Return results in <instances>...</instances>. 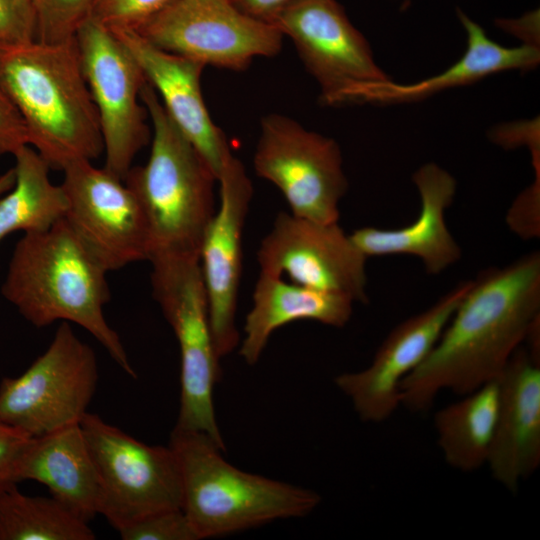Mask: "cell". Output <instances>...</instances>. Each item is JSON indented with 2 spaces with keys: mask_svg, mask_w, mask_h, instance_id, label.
Wrapping results in <instances>:
<instances>
[{
  "mask_svg": "<svg viewBox=\"0 0 540 540\" xmlns=\"http://www.w3.org/2000/svg\"><path fill=\"white\" fill-rule=\"evenodd\" d=\"M540 318V253L481 270L424 361L400 386V403L427 411L438 394L497 380Z\"/></svg>",
  "mask_w": 540,
  "mask_h": 540,
  "instance_id": "obj_1",
  "label": "cell"
},
{
  "mask_svg": "<svg viewBox=\"0 0 540 540\" xmlns=\"http://www.w3.org/2000/svg\"><path fill=\"white\" fill-rule=\"evenodd\" d=\"M107 273L62 218L46 230L23 234L1 293L37 328L61 321L87 330L126 374L136 378L118 333L104 316L110 299Z\"/></svg>",
  "mask_w": 540,
  "mask_h": 540,
  "instance_id": "obj_2",
  "label": "cell"
},
{
  "mask_svg": "<svg viewBox=\"0 0 540 540\" xmlns=\"http://www.w3.org/2000/svg\"><path fill=\"white\" fill-rule=\"evenodd\" d=\"M0 92L20 114L29 145L50 169L63 170L104 153L74 38L0 49Z\"/></svg>",
  "mask_w": 540,
  "mask_h": 540,
  "instance_id": "obj_3",
  "label": "cell"
},
{
  "mask_svg": "<svg viewBox=\"0 0 540 540\" xmlns=\"http://www.w3.org/2000/svg\"><path fill=\"white\" fill-rule=\"evenodd\" d=\"M140 98L152 124L151 150L147 162L132 166L124 182L137 196L148 221L149 260L157 255L199 258L216 211L213 187L217 178L147 81Z\"/></svg>",
  "mask_w": 540,
  "mask_h": 540,
  "instance_id": "obj_4",
  "label": "cell"
},
{
  "mask_svg": "<svg viewBox=\"0 0 540 540\" xmlns=\"http://www.w3.org/2000/svg\"><path fill=\"white\" fill-rule=\"evenodd\" d=\"M169 446L179 463L182 510L199 539L303 517L320 504L311 489L236 468L205 433L173 429Z\"/></svg>",
  "mask_w": 540,
  "mask_h": 540,
  "instance_id": "obj_5",
  "label": "cell"
},
{
  "mask_svg": "<svg viewBox=\"0 0 540 540\" xmlns=\"http://www.w3.org/2000/svg\"><path fill=\"white\" fill-rule=\"evenodd\" d=\"M152 265L153 297L180 349V406L174 429L202 432L225 449L213 392L221 377L198 257L157 255Z\"/></svg>",
  "mask_w": 540,
  "mask_h": 540,
  "instance_id": "obj_6",
  "label": "cell"
},
{
  "mask_svg": "<svg viewBox=\"0 0 540 540\" xmlns=\"http://www.w3.org/2000/svg\"><path fill=\"white\" fill-rule=\"evenodd\" d=\"M80 426L98 475V514L112 527L119 531L151 513L182 508L179 463L169 445L143 443L89 412Z\"/></svg>",
  "mask_w": 540,
  "mask_h": 540,
  "instance_id": "obj_7",
  "label": "cell"
},
{
  "mask_svg": "<svg viewBox=\"0 0 540 540\" xmlns=\"http://www.w3.org/2000/svg\"><path fill=\"white\" fill-rule=\"evenodd\" d=\"M98 382L93 349L61 322L47 349L17 377L0 382V419L30 436L79 423Z\"/></svg>",
  "mask_w": 540,
  "mask_h": 540,
  "instance_id": "obj_8",
  "label": "cell"
},
{
  "mask_svg": "<svg viewBox=\"0 0 540 540\" xmlns=\"http://www.w3.org/2000/svg\"><path fill=\"white\" fill-rule=\"evenodd\" d=\"M256 174L275 185L290 213L321 223L338 222L348 189L338 143L294 119L271 113L261 119L253 156Z\"/></svg>",
  "mask_w": 540,
  "mask_h": 540,
  "instance_id": "obj_9",
  "label": "cell"
},
{
  "mask_svg": "<svg viewBox=\"0 0 540 540\" xmlns=\"http://www.w3.org/2000/svg\"><path fill=\"white\" fill-rule=\"evenodd\" d=\"M74 40L99 117L103 167L124 180L151 136L147 110L140 104L146 78L113 31L92 16L80 25Z\"/></svg>",
  "mask_w": 540,
  "mask_h": 540,
  "instance_id": "obj_10",
  "label": "cell"
},
{
  "mask_svg": "<svg viewBox=\"0 0 540 540\" xmlns=\"http://www.w3.org/2000/svg\"><path fill=\"white\" fill-rule=\"evenodd\" d=\"M135 31L164 51L234 71L277 55L284 37L233 0H174Z\"/></svg>",
  "mask_w": 540,
  "mask_h": 540,
  "instance_id": "obj_11",
  "label": "cell"
},
{
  "mask_svg": "<svg viewBox=\"0 0 540 540\" xmlns=\"http://www.w3.org/2000/svg\"><path fill=\"white\" fill-rule=\"evenodd\" d=\"M64 219L107 272L149 260L150 232L140 201L124 180L92 161L63 170Z\"/></svg>",
  "mask_w": 540,
  "mask_h": 540,
  "instance_id": "obj_12",
  "label": "cell"
},
{
  "mask_svg": "<svg viewBox=\"0 0 540 540\" xmlns=\"http://www.w3.org/2000/svg\"><path fill=\"white\" fill-rule=\"evenodd\" d=\"M271 23L291 39L326 105L341 104L353 88L391 80L336 0H294Z\"/></svg>",
  "mask_w": 540,
  "mask_h": 540,
  "instance_id": "obj_13",
  "label": "cell"
},
{
  "mask_svg": "<svg viewBox=\"0 0 540 540\" xmlns=\"http://www.w3.org/2000/svg\"><path fill=\"white\" fill-rule=\"evenodd\" d=\"M367 257L338 222L279 212L257 251L260 273L367 303Z\"/></svg>",
  "mask_w": 540,
  "mask_h": 540,
  "instance_id": "obj_14",
  "label": "cell"
},
{
  "mask_svg": "<svg viewBox=\"0 0 540 540\" xmlns=\"http://www.w3.org/2000/svg\"><path fill=\"white\" fill-rule=\"evenodd\" d=\"M470 285L471 280L458 283L429 308L395 326L366 368L336 376L335 385L361 420L383 422L401 405V383L433 349Z\"/></svg>",
  "mask_w": 540,
  "mask_h": 540,
  "instance_id": "obj_15",
  "label": "cell"
},
{
  "mask_svg": "<svg viewBox=\"0 0 540 540\" xmlns=\"http://www.w3.org/2000/svg\"><path fill=\"white\" fill-rule=\"evenodd\" d=\"M219 205L204 234L199 262L211 329L220 358L239 344L235 318L242 273V236L253 187L242 162L231 154L218 177Z\"/></svg>",
  "mask_w": 540,
  "mask_h": 540,
  "instance_id": "obj_16",
  "label": "cell"
},
{
  "mask_svg": "<svg viewBox=\"0 0 540 540\" xmlns=\"http://www.w3.org/2000/svg\"><path fill=\"white\" fill-rule=\"evenodd\" d=\"M112 31L137 61L170 119L217 178L232 151L202 96L201 75L206 66L154 46L135 30Z\"/></svg>",
  "mask_w": 540,
  "mask_h": 540,
  "instance_id": "obj_17",
  "label": "cell"
},
{
  "mask_svg": "<svg viewBox=\"0 0 540 540\" xmlns=\"http://www.w3.org/2000/svg\"><path fill=\"white\" fill-rule=\"evenodd\" d=\"M498 382V412L486 464L498 483L515 491L540 465V361L520 346Z\"/></svg>",
  "mask_w": 540,
  "mask_h": 540,
  "instance_id": "obj_18",
  "label": "cell"
},
{
  "mask_svg": "<svg viewBox=\"0 0 540 540\" xmlns=\"http://www.w3.org/2000/svg\"><path fill=\"white\" fill-rule=\"evenodd\" d=\"M420 196V212L409 225L398 229L362 227L350 238L368 258L409 255L417 257L430 275H438L457 263L462 251L445 221L456 190L455 178L444 168L430 162L413 174Z\"/></svg>",
  "mask_w": 540,
  "mask_h": 540,
  "instance_id": "obj_19",
  "label": "cell"
},
{
  "mask_svg": "<svg viewBox=\"0 0 540 540\" xmlns=\"http://www.w3.org/2000/svg\"><path fill=\"white\" fill-rule=\"evenodd\" d=\"M467 34V49L453 65L413 84H396L392 80L360 86L347 91L344 103H403L430 97L443 90L468 85L489 75L507 70H530L540 62L539 47L523 44L504 47L490 39L484 29L463 11L457 10Z\"/></svg>",
  "mask_w": 540,
  "mask_h": 540,
  "instance_id": "obj_20",
  "label": "cell"
},
{
  "mask_svg": "<svg viewBox=\"0 0 540 540\" xmlns=\"http://www.w3.org/2000/svg\"><path fill=\"white\" fill-rule=\"evenodd\" d=\"M26 480L87 523L98 514V475L80 422L29 439L18 468V481Z\"/></svg>",
  "mask_w": 540,
  "mask_h": 540,
  "instance_id": "obj_21",
  "label": "cell"
},
{
  "mask_svg": "<svg viewBox=\"0 0 540 540\" xmlns=\"http://www.w3.org/2000/svg\"><path fill=\"white\" fill-rule=\"evenodd\" d=\"M354 303L347 295L260 273L245 318L239 354L247 364H256L274 331L291 322L310 320L342 328L351 319Z\"/></svg>",
  "mask_w": 540,
  "mask_h": 540,
  "instance_id": "obj_22",
  "label": "cell"
},
{
  "mask_svg": "<svg viewBox=\"0 0 540 540\" xmlns=\"http://www.w3.org/2000/svg\"><path fill=\"white\" fill-rule=\"evenodd\" d=\"M462 396L435 413L434 428L446 463L469 472L487 463L498 412V379Z\"/></svg>",
  "mask_w": 540,
  "mask_h": 540,
  "instance_id": "obj_23",
  "label": "cell"
},
{
  "mask_svg": "<svg viewBox=\"0 0 540 540\" xmlns=\"http://www.w3.org/2000/svg\"><path fill=\"white\" fill-rule=\"evenodd\" d=\"M15 157V183L0 196V245L10 234L39 232L64 217L67 202L61 185L49 177L50 167L26 145Z\"/></svg>",
  "mask_w": 540,
  "mask_h": 540,
  "instance_id": "obj_24",
  "label": "cell"
},
{
  "mask_svg": "<svg viewBox=\"0 0 540 540\" xmlns=\"http://www.w3.org/2000/svg\"><path fill=\"white\" fill-rule=\"evenodd\" d=\"M88 523L55 498L30 496L17 485L0 494V540H93Z\"/></svg>",
  "mask_w": 540,
  "mask_h": 540,
  "instance_id": "obj_25",
  "label": "cell"
},
{
  "mask_svg": "<svg viewBox=\"0 0 540 540\" xmlns=\"http://www.w3.org/2000/svg\"><path fill=\"white\" fill-rule=\"evenodd\" d=\"M99 0H32L36 17V41L61 43L72 40L91 16Z\"/></svg>",
  "mask_w": 540,
  "mask_h": 540,
  "instance_id": "obj_26",
  "label": "cell"
},
{
  "mask_svg": "<svg viewBox=\"0 0 540 540\" xmlns=\"http://www.w3.org/2000/svg\"><path fill=\"white\" fill-rule=\"evenodd\" d=\"M118 532L123 540H199L182 508L151 513Z\"/></svg>",
  "mask_w": 540,
  "mask_h": 540,
  "instance_id": "obj_27",
  "label": "cell"
},
{
  "mask_svg": "<svg viewBox=\"0 0 540 540\" xmlns=\"http://www.w3.org/2000/svg\"><path fill=\"white\" fill-rule=\"evenodd\" d=\"M174 0H99L91 16L112 30H137Z\"/></svg>",
  "mask_w": 540,
  "mask_h": 540,
  "instance_id": "obj_28",
  "label": "cell"
},
{
  "mask_svg": "<svg viewBox=\"0 0 540 540\" xmlns=\"http://www.w3.org/2000/svg\"><path fill=\"white\" fill-rule=\"evenodd\" d=\"M36 40V17L32 0H0V49Z\"/></svg>",
  "mask_w": 540,
  "mask_h": 540,
  "instance_id": "obj_29",
  "label": "cell"
},
{
  "mask_svg": "<svg viewBox=\"0 0 540 540\" xmlns=\"http://www.w3.org/2000/svg\"><path fill=\"white\" fill-rule=\"evenodd\" d=\"M506 223L510 230L524 240L540 236V173L535 180L513 201Z\"/></svg>",
  "mask_w": 540,
  "mask_h": 540,
  "instance_id": "obj_30",
  "label": "cell"
},
{
  "mask_svg": "<svg viewBox=\"0 0 540 540\" xmlns=\"http://www.w3.org/2000/svg\"><path fill=\"white\" fill-rule=\"evenodd\" d=\"M30 438L0 419V494L19 483V463Z\"/></svg>",
  "mask_w": 540,
  "mask_h": 540,
  "instance_id": "obj_31",
  "label": "cell"
},
{
  "mask_svg": "<svg viewBox=\"0 0 540 540\" xmlns=\"http://www.w3.org/2000/svg\"><path fill=\"white\" fill-rule=\"evenodd\" d=\"M29 145L24 121L12 103L0 92V158L14 155Z\"/></svg>",
  "mask_w": 540,
  "mask_h": 540,
  "instance_id": "obj_32",
  "label": "cell"
},
{
  "mask_svg": "<svg viewBox=\"0 0 540 540\" xmlns=\"http://www.w3.org/2000/svg\"><path fill=\"white\" fill-rule=\"evenodd\" d=\"M492 140L504 148H514L517 146H528L532 156V165L535 171H540V137L539 126L533 123H526L516 126H502L495 130L491 136Z\"/></svg>",
  "mask_w": 540,
  "mask_h": 540,
  "instance_id": "obj_33",
  "label": "cell"
},
{
  "mask_svg": "<svg viewBox=\"0 0 540 540\" xmlns=\"http://www.w3.org/2000/svg\"><path fill=\"white\" fill-rule=\"evenodd\" d=\"M246 14L271 23L272 19L294 0H233Z\"/></svg>",
  "mask_w": 540,
  "mask_h": 540,
  "instance_id": "obj_34",
  "label": "cell"
},
{
  "mask_svg": "<svg viewBox=\"0 0 540 540\" xmlns=\"http://www.w3.org/2000/svg\"><path fill=\"white\" fill-rule=\"evenodd\" d=\"M15 183L14 167L0 175V196L8 192Z\"/></svg>",
  "mask_w": 540,
  "mask_h": 540,
  "instance_id": "obj_35",
  "label": "cell"
}]
</instances>
